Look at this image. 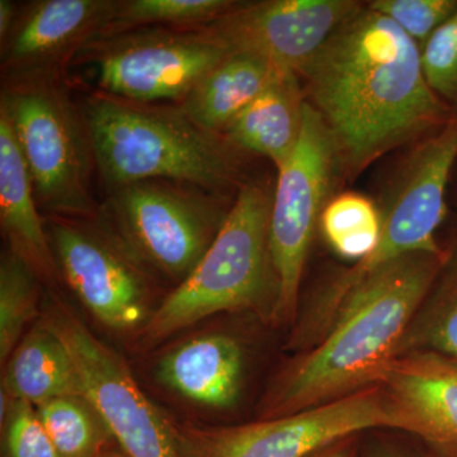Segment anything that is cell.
I'll use <instances>...</instances> for the list:
<instances>
[{
    "label": "cell",
    "mask_w": 457,
    "mask_h": 457,
    "mask_svg": "<svg viewBox=\"0 0 457 457\" xmlns=\"http://www.w3.org/2000/svg\"><path fill=\"white\" fill-rule=\"evenodd\" d=\"M440 455H441V453H440ZM442 456H446V455H442ZM447 457H457V455L456 456H447Z\"/></svg>",
    "instance_id": "obj_33"
},
{
    "label": "cell",
    "mask_w": 457,
    "mask_h": 457,
    "mask_svg": "<svg viewBox=\"0 0 457 457\" xmlns=\"http://www.w3.org/2000/svg\"><path fill=\"white\" fill-rule=\"evenodd\" d=\"M270 215V254L273 294L270 321L295 324L299 315L300 285L321 212L339 176L332 135L306 102L302 135L294 152L278 168Z\"/></svg>",
    "instance_id": "obj_8"
},
{
    "label": "cell",
    "mask_w": 457,
    "mask_h": 457,
    "mask_svg": "<svg viewBox=\"0 0 457 457\" xmlns=\"http://www.w3.org/2000/svg\"><path fill=\"white\" fill-rule=\"evenodd\" d=\"M245 356L234 337L206 333L171 347L156 363L159 383L207 409L236 404L245 381Z\"/></svg>",
    "instance_id": "obj_15"
},
{
    "label": "cell",
    "mask_w": 457,
    "mask_h": 457,
    "mask_svg": "<svg viewBox=\"0 0 457 457\" xmlns=\"http://www.w3.org/2000/svg\"><path fill=\"white\" fill-rule=\"evenodd\" d=\"M368 5L392 20L420 47L453 16L457 0H375Z\"/></svg>",
    "instance_id": "obj_27"
},
{
    "label": "cell",
    "mask_w": 457,
    "mask_h": 457,
    "mask_svg": "<svg viewBox=\"0 0 457 457\" xmlns=\"http://www.w3.org/2000/svg\"><path fill=\"white\" fill-rule=\"evenodd\" d=\"M435 453H436V451H435ZM437 455L440 457H447V456H442V455H440V453H437Z\"/></svg>",
    "instance_id": "obj_32"
},
{
    "label": "cell",
    "mask_w": 457,
    "mask_h": 457,
    "mask_svg": "<svg viewBox=\"0 0 457 457\" xmlns=\"http://www.w3.org/2000/svg\"><path fill=\"white\" fill-rule=\"evenodd\" d=\"M319 230L332 251L354 263L368 257L380 242L383 215L365 195L343 192L328 201Z\"/></svg>",
    "instance_id": "obj_21"
},
{
    "label": "cell",
    "mask_w": 457,
    "mask_h": 457,
    "mask_svg": "<svg viewBox=\"0 0 457 457\" xmlns=\"http://www.w3.org/2000/svg\"><path fill=\"white\" fill-rule=\"evenodd\" d=\"M0 222L7 246L42 284L55 286L60 270L36 201L31 176L7 116L0 111Z\"/></svg>",
    "instance_id": "obj_16"
},
{
    "label": "cell",
    "mask_w": 457,
    "mask_h": 457,
    "mask_svg": "<svg viewBox=\"0 0 457 457\" xmlns=\"http://www.w3.org/2000/svg\"><path fill=\"white\" fill-rule=\"evenodd\" d=\"M84 123L102 179L116 189L164 180L220 195L242 188L240 153L179 107H154L97 92L84 102Z\"/></svg>",
    "instance_id": "obj_3"
},
{
    "label": "cell",
    "mask_w": 457,
    "mask_h": 457,
    "mask_svg": "<svg viewBox=\"0 0 457 457\" xmlns=\"http://www.w3.org/2000/svg\"><path fill=\"white\" fill-rule=\"evenodd\" d=\"M2 457H64L42 426L31 403L0 392Z\"/></svg>",
    "instance_id": "obj_25"
},
{
    "label": "cell",
    "mask_w": 457,
    "mask_h": 457,
    "mask_svg": "<svg viewBox=\"0 0 457 457\" xmlns=\"http://www.w3.org/2000/svg\"><path fill=\"white\" fill-rule=\"evenodd\" d=\"M31 267L11 249L0 260V362H7L25 336L26 327L40 314V285Z\"/></svg>",
    "instance_id": "obj_24"
},
{
    "label": "cell",
    "mask_w": 457,
    "mask_h": 457,
    "mask_svg": "<svg viewBox=\"0 0 457 457\" xmlns=\"http://www.w3.org/2000/svg\"><path fill=\"white\" fill-rule=\"evenodd\" d=\"M361 5L354 0L242 2L212 22L191 29L228 53L267 57L299 75Z\"/></svg>",
    "instance_id": "obj_12"
},
{
    "label": "cell",
    "mask_w": 457,
    "mask_h": 457,
    "mask_svg": "<svg viewBox=\"0 0 457 457\" xmlns=\"http://www.w3.org/2000/svg\"><path fill=\"white\" fill-rule=\"evenodd\" d=\"M183 187L164 180L122 186L97 218L147 272L177 286L196 269L228 215L209 194Z\"/></svg>",
    "instance_id": "obj_7"
},
{
    "label": "cell",
    "mask_w": 457,
    "mask_h": 457,
    "mask_svg": "<svg viewBox=\"0 0 457 457\" xmlns=\"http://www.w3.org/2000/svg\"><path fill=\"white\" fill-rule=\"evenodd\" d=\"M98 457H128L126 453H123L121 449H120L119 445L116 444V441L111 442L110 445L104 450V453H101Z\"/></svg>",
    "instance_id": "obj_31"
},
{
    "label": "cell",
    "mask_w": 457,
    "mask_h": 457,
    "mask_svg": "<svg viewBox=\"0 0 457 457\" xmlns=\"http://www.w3.org/2000/svg\"><path fill=\"white\" fill-rule=\"evenodd\" d=\"M171 427L183 457H306L347 436L420 432L417 420L381 384L291 416L234 426L171 420Z\"/></svg>",
    "instance_id": "obj_6"
},
{
    "label": "cell",
    "mask_w": 457,
    "mask_h": 457,
    "mask_svg": "<svg viewBox=\"0 0 457 457\" xmlns=\"http://www.w3.org/2000/svg\"><path fill=\"white\" fill-rule=\"evenodd\" d=\"M272 196L260 180L239 189L203 260L159 303L137 336L143 350L218 312L254 311L270 320L275 294L270 254Z\"/></svg>",
    "instance_id": "obj_4"
},
{
    "label": "cell",
    "mask_w": 457,
    "mask_h": 457,
    "mask_svg": "<svg viewBox=\"0 0 457 457\" xmlns=\"http://www.w3.org/2000/svg\"><path fill=\"white\" fill-rule=\"evenodd\" d=\"M17 21L16 7L9 0H0V41L7 40Z\"/></svg>",
    "instance_id": "obj_30"
},
{
    "label": "cell",
    "mask_w": 457,
    "mask_h": 457,
    "mask_svg": "<svg viewBox=\"0 0 457 457\" xmlns=\"http://www.w3.org/2000/svg\"><path fill=\"white\" fill-rule=\"evenodd\" d=\"M36 411L64 457H98L114 441L104 418L86 396H62Z\"/></svg>",
    "instance_id": "obj_22"
},
{
    "label": "cell",
    "mask_w": 457,
    "mask_h": 457,
    "mask_svg": "<svg viewBox=\"0 0 457 457\" xmlns=\"http://www.w3.org/2000/svg\"><path fill=\"white\" fill-rule=\"evenodd\" d=\"M420 62L433 92L457 111V9L420 46Z\"/></svg>",
    "instance_id": "obj_26"
},
{
    "label": "cell",
    "mask_w": 457,
    "mask_h": 457,
    "mask_svg": "<svg viewBox=\"0 0 457 457\" xmlns=\"http://www.w3.org/2000/svg\"><path fill=\"white\" fill-rule=\"evenodd\" d=\"M3 368L0 392L35 407L62 396L83 395L71 353L41 320L23 336Z\"/></svg>",
    "instance_id": "obj_19"
},
{
    "label": "cell",
    "mask_w": 457,
    "mask_h": 457,
    "mask_svg": "<svg viewBox=\"0 0 457 457\" xmlns=\"http://www.w3.org/2000/svg\"><path fill=\"white\" fill-rule=\"evenodd\" d=\"M93 44L101 46L93 54L101 92L147 104L182 101L230 54L192 29L128 32Z\"/></svg>",
    "instance_id": "obj_11"
},
{
    "label": "cell",
    "mask_w": 457,
    "mask_h": 457,
    "mask_svg": "<svg viewBox=\"0 0 457 457\" xmlns=\"http://www.w3.org/2000/svg\"><path fill=\"white\" fill-rule=\"evenodd\" d=\"M362 435L363 433H361V435H352L339 438V440L320 447V449L314 451L306 457H357Z\"/></svg>",
    "instance_id": "obj_29"
},
{
    "label": "cell",
    "mask_w": 457,
    "mask_h": 457,
    "mask_svg": "<svg viewBox=\"0 0 457 457\" xmlns=\"http://www.w3.org/2000/svg\"><path fill=\"white\" fill-rule=\"evenodd\" d=\"M0 111L22 152L40 212L51 218L96 220L92 146L82 112L55 79L3 87Z\"/></svg>",
    "instance_id": "obj_5"
},
{
    "label": "cell",
    "mask_w": 457,
    "mask_h": 457,
    "mask_svg": "<svg viewBox=\"0 0 457 457\" xmlns=\"http://www.w3.org/2000/svg\"><path fill=\"white\" fill-rule=\"evenodd\" d=\"M450 254L418 252L370 279L318 345L273 376L257 420L291 416L380 384Z\"/></svg>",
    "instance_id": "obj_2"
},
{
    "label": "cell",
    "mask_w": 457,
    "mask_h": 457,
    "mask_svg": "<svg viewBox=\"0 0 457 457\" xmlns=\"http://www.w3.org/2000/svg\"><path fill=\"white\" fill-rule=\"evenodd\" d=\"M305 104L299 75L284 69L260 97L237 114L222 137L242 152L266 156L278 170L299 143Z\"/></svg>",
    "instance_id": "obj_17"
},
{
    "label": "cell",
    "mask_w": 457,
    "mask_h": 457,
    "mask_svg": "<svg viewBox=\"0 0 457 457\" xmlns=\"http://www.w3.org/2000/svg\"><path fill=\"white\" fill-rule=\"evenodd\" d=\"M299 78L345 179L440 130L455 113L427 83L417 42L369 5L341 23Z\"/></svg>",
    "instance_id": "obj_1"
},
{
    "label": "cell",
    "mask_w": 457,
    "mask_h": 457,
    "mask_svg": "<svg viewBox=\"0 0 457 457\" xmlns=\"http://www.w3.org/2000/svg\"><path fill=\"white\" fill-rule=\"evenodd\" d=\"M368 433V432H366ZM363 433L357 457H440L422 440Z\"/></svg>",
    "instance_id": "obj_28"
},
{
    "label": "cell",
    "mask_w": 457,
    "mask_h": 457,
    "mask_svg": "<svg viewBox=\"0 0 457 457\" xmlns=\"http://www.w3.org/2000/svg\"><path fill=\"white\" fill-rule=\"evenodd\" d=\"M88 221L50 219L60 275L99 324L139 336L156 309L150 273L107 228Z\"/></svg>",
    "instance_id": "obj_10"
},
{
    "label": "cell",
    "mask_w": 457,
    "mask_h": 457,
    "mask_svg": "<svg viewBox=\"0 0 457 457\" xmlns=\"http://www.w3.org/2000/svg\"><path fill=\"white\" fill-rule=\"evenodd\" d=\"M380 384L417 420L418 438L441 455H457V362L433 352L400 354Z\"/></svg>",
    "instance_id": "obj_14"
},
{
    "label": "cell",
    "mask_w": 457,
    "mask_h": 457,
    "mask_svg": "<svg viewBox=\"0 0 457 457\" xmlns=\"http://www.w3.org/2000/svg\"><path fill=\"white\" fill-rule=\"evenodd\" d=\"M40 320L64 343L83 396L97 409L128 457H183L170 418L146 398L125 361L87 327L73 306L50 291Z\"/></svg>",
    "instance_id": "obj_9"
},
{
    "label": "cell",
    "mask_w": 457,
    "mask_h": 457,
    "mask_svg": "<svg viewBox=\"0 0 457 457\" xmlns=\"http://www.w3.org/2000/svg\"><path fill=\"white\" fill-rule=\"evenodd\" d=\"M116 5V0L33 2L2 44L7 84L55 79L60 66L101 37Z\"/></svg>",
    "instance_id": "obj_13"
},
{
    "label": "cell",
    "mask_w": 457,
    "mask_h": 457,
    "mask_svg": "<svg viewBox=\"0 0 457 457\" xmlns=\"http://www.w3.org/2000/svg\"><path fill=\"white\" fill-rule=\"evenodd\" d=\"M284 69L255 54L230 53L204 75L179 108L204 130L222 135Z\"/></svg>",
    "instance_id": "obj_18"
},
{
    "label": "cell",
    "mask_w": 457,
    "mask_h": 457,
    "mask_svg": "<svg viewBox=\"0 0 457 457\" xmlns=\"http://www.w3.org/2000/svg\"><path fill=\"white\" fill-rule=\"evenodd\" d=\"M237 0H129L117 2L110 22L98 40L134 31L143 26L191 29L212 22L233 11ZM97 40V41H98Z\"/></svg>",
    "instance_id": "obj_23"
},
{
    "label": "cell",
    "mask_w": 457,
    "mask_h": 457,
    "mask_svg": "<svg viewBox=\"0 0 457 457\" xmlns=\"http://www.w3.org/2000/svg\"><path fill=\"white\" fill-rule=\"evenodd\" d=\"M449 246V258L411 320L400 354L433 352L457 362V237Z\"/></svg>",
    "instance_id": "obj_20"
}]
</instances>
